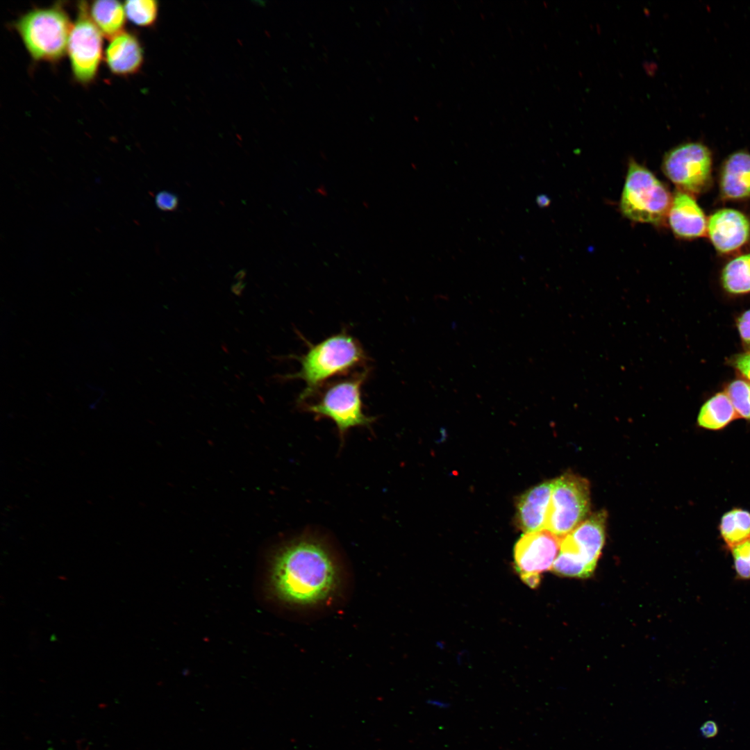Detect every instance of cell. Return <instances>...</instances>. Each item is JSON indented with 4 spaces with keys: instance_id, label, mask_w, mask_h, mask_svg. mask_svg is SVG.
I'll return each mask as SVG.
<instances>
[{
    "instance_id": "6da1fadb",
    "label": "cell",
    "mask_w": 750,
    "mask_h": 750,
    "mask_svg": "<svg viewBox=\"0 0 750 750\" xmlns=\"http://www.w3.org/2000/svg\"><path fill=\"white\" fill-rule=\"evenodd\" d=\"M338 562L321 539L304 535L279 547L273 555L271 584L283 602L312 607L329 600L340 582Z\"/></svg>"
},
{
    "instance_id": "7a4b0ae2",
    "label": "cell",
    "mask_w": 750,
    "mask_h": 750,
    "mask_svg": "<svg viewBox=\"0 0 750 750\" xmlns=\"http://www.w3.org/2000/svg\"><path fill=\"white\" fill-rule=\"evenodd\" d=\"M300 370L292 376L304 381L306 388L300 394V403L312 397L330 378L345 374L367 361L358 341L343 331L320 342L310 345L299 358Z\"/></svg>"
},
{
    "instance_id": "3957f363",
    "label": "cell",
    "mask_w": 750,
    "mask_h": 750,
    "mask_svg": "<svg viewBox=\"0 0 750 750\" xmlns=\"http://www.w3.org/2000/svg\"><path fill=\"white\" fill-rule=\"evenodd\" d=\"M14 27L36 61L56 62L67 53L72 24L60 5L29 10Z\"/></svg>"
},
{
    "instance_id": "277c9868",
    "label": "cell",
    "mask_w": 750,
    "mask_h": 750,
    "mask_svg": "<svg viewBox=\"0 0 750 750\" xmlns=\"http://www.w3.org/2000/svg\"><path fill=\"white\" fill-rule=\"evenodd\" d=\"M672 196L647 168L631 160L628 163L620 208L634 222L659 224L667 217Z\"/></svg>"
},
{
    "instance_id": "5b68a950",
    "label": "cell",
    "mask_w": 750,
    "mask_h": 750,
    "mask_svg": "<svg viewBox=\"0 0 750 750\" xmlns=\"http://www.w3.org/2000/svg\"><path fill=\"white\" fill-rule=\"evenodd\" d=\"M367 374L365 369L329 385L317 401L306 405V410L317 417L333 420L341 440L351 428L370 426L375 418L364 413L361 399V388Z\"/></svg>"
},
{
    "instance_id": "8992f818",
    "label": "cell",
    "mask_w": 750,
    "mask_h": 750,
    "mask_svg": "<svg viewBox=\"0 0 750 750\" xmlns=\"http://www.w3.org/2000/svg\"><path fill=\"white\" fill-rule=\"evenodd\" d=\"M587 479L566 473L553 480L546 528L561 538L585 519L590 510Z\"/></svg>"
},
{
    "instance_id": "52a82bcc",
    "label": "cell",
    "mask_w": 750,
    "mask_h": 750,
    "mask_svg": "<svg viewBox=\"0 0 750 750\" xmlns=\"http://www.w3.org/2000/svg\"><path fill=\"white\" fill-rule=\"evenodd\" d=\"M661 167L678 190L692 195L705 192L710 185L712 157L701 143L688 142L674 147L665 154Z\"/></svg>"
},
{
    "instance_id": "ba28073f",
    "label": "cell",
    "mask_w": 750,
    "mask_h": 750,
    "mask_svg": "<svg viewBox=\"0 0 750 750\" xmlns=\"http://www.w3.org/2000/svg\"><path fill=\"white\" fill-rule=\"evenodd\" d=\"M88 6L85 1L78 3L67 49L74 77L83 85L94 80L103 56V35L92 22Z\"/></svg>"
},
{
    "instance_id": "9c48e42d",
    "label": "cell",
    "mask_w": 750,
    "mask_h": 750,
    "mask_svg": "<svg viewBox=\"0 0 750 750\" xmlns=\"http://www.w3.org/2000/svg\"><path fill=\"white\" fill-rule=\"evenodd\" d=\"M560 538L547 529L523 535L514 548L515 567L531 588L540 583V574L551 569L560 551Z\"/></svg>"
},
{
    "instance_id": "30bf717a",
    "label": "cell",
    "mask_w": 750,
    "mask_h": 750,
    "mask_svg": "<svg viewBox=\"0 0 750 750\" xmlns=\"http://www.w3.org/2000/svg\"><path fill=\"white\" fill-rule=\"evenodd\" d=\"M606 518L601 510L583 521L560 538V551L575 556L593 572L605 542Z\"/></svg>"
},
{
    "instance_id": "8fae6325",
    "label": "cell",
    "mask_w": 750,
    "mask_h": 750,
    "mask_svg": "<svg viewBox=\"0 0 750 750\" xmlns=\"http://www.w3.org/2000/svg\"><path fill=\"white\" fill-rule=\"evenodd\" d=\"M706 233L718 252L732 253L749 242L750 219L738 210L721 208L708 219Z\"/></svg>"
},
{
    "instance_id": "7c38bea8",
    "label": "cell",
    "mask_w": 750,
    "mask_h": 750,
    "mask_svg": "<svg viewBox=\"0 0 750 750\" xmlns=\"http://www.w3.org/2000/svg\"><path fill=\"white\" fill-rule=\"evenodd\" d=\"M667 218L672 232L678 238L695 239L706 234L708 219L690 194L678 190L674 192Z\"/></svg>"
},
{
    "instance_id": "4fadbf2b",
    "label": "cell",
    "mask_w": 750,
    "mask_h": 750,
    "mask_svg": "<svg viewBox=\"0 0 750 750\" xmlns=\"http://www.w3.org/2000/svg\"><path fill=\"white\" fill-rule=\"evenodd\" d=\"M553 481L544 482L524 493L517 504V522L525 533L546 528Z\"/></svg>"
},
{
    "instance_id": "5bb4252c",
    "label": "cell",
    "mask_w": 750,
    "mask_h": 750,
    "mask_svg": "<svg viewBox=\"0 0 750 750\" xmlns=\"http://www.w3.org/2000/svg\"><path fill=\"white\" fill-rule=\"evenodd\" d=\"M105 61L110 71L117 76L137 73L144 62V52L138 38L132 33L122 31L110 39Z\"/></svg>"
},
{
    "instance_id": "9a60e30c",
    "label": "cell",
    "mask_w": 750,
    "mask_h": 750,
    "mask_svg": "<svg viewBox=\"0 0 750 750\" xmlns=\"http://www.w3.org/2000/svg\"><path fill=\"white\" fill-rule=\"evenodd\" d=\"M719 190L727 200L750 198V153L738 151L724 162L719 174Z\"/></svg>"
},
{
    "instance_id": "2e32d148",
    "label": "cell",
    "mask_w": 750,
    "mask_h": 750,
    "mask_svg": "<svg viewBox=\"0 0 750 750\" xmlns=\"http://www.w3.org/2000/svg\"><path fill=\"white\" fill-rule=\"evenodd\" d=\"M89 14L103 36L111 39L124 31V6L115 0H98L88 6Z\"/></svg>"
},
{
    "instance_id": "e0dca14e",
    "label": "cell",
    "mask_w": 750,
    "mask_h": 750,
    "mask_svg": "<svg viewBox=\"0 0 750 750\" xmlns=\"http://www.w3.org/2000/svg\"><path fill=\"white\" fill-rule=\"evenodd\" d=\"M738 416L726 392H720L708 400L701 408L697 423L701 427L718 430L725 427Z\"/></svg>"
},
{
    "instance_id": "ac0fdd59",
    "label": "cell",
    "mask_w": 750,
    "mask_h": 750,
    "mask_svg": "<svg viewBox=\"0 0 750 750\" xmlns=\"http://www.w3.org/2000/svg\"><path fill=\"white\" fill-rule=\"evenodd\" d=\"M722 283L731 294L750 292V253L735 256L724 265Z\"/></svg>"
},
{
    "instance_id": "d6986e66",
    "label": "cell",
    "mask_w": 750,
    "mask_h": 750,
    "mask_svg": "<svg viewBox=\"0 0 750 750\" xmlns=\"http://www.w3.org/2000/svg\"><path fill=\"white\" fill-rule=\"evenodd\" d=\"M721 535L732 547L750 538V512L740 508L732 509L723 515L719 524Z\"/></svg>"
},
{
    "instance_id": "ffe728a7",
    "label": "cell",
    "mask_w": 750,
    "mask_h": 750,
    "mask_svg": "<svg viewBox=\"0 0 750 750\" xmlns=\"http://www.w3.org/2000/svg\"><path fill=\"white\" fill-rule=\"evenodd\" d=\"M126 18L134 24L149 27L155 24L158 14V4L153 0H130L124 2Z\"/></svg>"
},
{
    "instance_id": "44dd1931",
    "label": "cell",
    "mask_w": 750,
    "mask_h": 750,
    "mask_svg": "<svg viewBox=\"0 0 750 750\" xmlns=\"http://www.w3.org/2000/svg\"><path fill=\"white\" fill-rule=\"evenodd\" d=\"M726 393L738 416L750 420V383L743 380L734 381L729 384Z\"/></svg>"
},
{
    "instance_id": "7402d4cb",
    "label": "cell",
    "mask_w": 750,
    "mask_h": 750,
    "mask_svg": "<svg viewBox=\"0 0 750 750\" xmlns=\"http://www.w3.org/2000/svg\"><path fill=\"white\" fill-rule=\"evenodd\" d=\"M736 574L742 579H750V538L731 549Z\"/></svg>"
},
{
    "instance_id": "603a6c76",
    "label": "cell",
    "mask_w": 750,
    "mask_h": 750,
    "mask_svg": "<svg viewBox=\"0 0 750 750\" xmlns=\"http://www.w3.org/2000/svg\"><path fill=\"white\" fill-rule=\"evenodd\" d=\"M156 206L163 211H174L178 206V197L168 191H160L156 195Z\"/></svg>"
},
{
    "instance_id": "cb8c5ba5",
    "label": "cell",
    "mask_w": 750,
    "mask_h": 750,
    "mask_svg": "<svg viewBox=\"0 0 750 750\" xmlns=\"http://www.w3.org/2000/svg\"><path fill=\"white\" fill-rule=\"evenodd\" d=\"M738 327L744 344L750 348V310L740 316Z\"/></svg>"
},
{
    "instance_id": "d4e9b609",
    "label": "cell",
    "mask_w": 750,
    "mask_h": 750,
    "mask_svg": "<svg viewBox=\"0 0 750 750\" xmlns=\"http://www.w3.org/2000/svg\"><path fill=\"white\" fill-rule=\"evenodd\" d=\"M734 366L750 381V351L739 354L734 360Z\"/></svg>"
},
{
    "instance_id": "484cf974",
    "label": "cell",
    "mask_w": 750,
    "mask_h": 750,
    "mask_svg": "<svg viewBox=\"0 0 750 750\" xmlns=\"http://www.w3.org/2000/svg\"><path fill=\"white\" fill-rule=\"evenodd\" d=\"M701 735L706 738L715 737L718 733V727L715 722L708 720L705 722L700 727Z\"/></svg>"
},
{
    "instance_id": "4316f807",
    "label": "cell",
    "mask_w": 750,
    "mask_h": 750,
    "mask_svg": "<svg viewBox=\"0 0 750 750\" xmlns=\"http://www.w3.org/2000/svg\"><path fill=\"white\" fill-rule=\"evenodd\" d=\"M427 703L431 706L439 708V709H447L451 706L449 703L443 702L435 699L428 700Z\"/></svg>"
}]
</instances>
